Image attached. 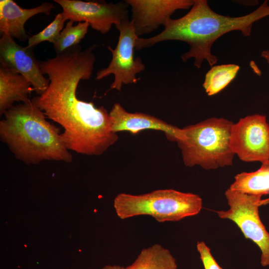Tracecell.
I'll use <instances>...</instances> for the list:
<instances>
[{
    "instance_id": "cell-1",
    "label": "cell",
    "mask_w": 269,
    "mask_h": 269,
    "mask_svg": "<svg viewBox=\"0 0 269 269\" xmlns=\"http://www.w3.org/2000/svg\"><path fill=\"white\" fill-rule=\"evenodd\" d=\"M83 79L79 72L66 70L49 79L46 90L31 99L47 118L63 129L62 139L70 150L84 155L103 154L118 139L110 116L104 106L80 100L77 89Z\"/></svg>"
},
{
    "instance_id": "cell-2",
    "label": "cell",
    "mask_w": 269,
    "mask_h": 269,
    "mask_svg": "<svg viewBox=\"0 0 269 269\" xmlns=\"http://www.w3.org/2000/svg\"><path fill=\"white\" fill-rule=\"evenodd\" d=\"M269 15L268 0L249 14L231 17L214 12L205 0H194L188 13L177 19L170 18L160 33L149 38L138 37L135 48H149L167 40L182 41L190 47L189 50L181 55L183 62L193 58L194 64L198 68L204 60L212 67L218 60L211 52L212 46L217 39L234 30L240 31L245 36H250L253 23Z\"/></svg>"
},
{
    "instance_id": "cell-3",
    "label": "cell",
    "mask_w": 269,
    "mask_h": 269,
    "mask_svg": "<svg viewBox=\"0 0 269 269\" xmlns=\"http://www.w3.org/2000/svg\"><path fill=\"white\" fill-rule=\"evenodd\" d=\"M0 121V138L15 157L27 164L44 160L70 163L73 156L60 129L48 121L31 100L13 105Z\"/></svg>"
},
{
    "instance_id": "cell-4",
    "label": "cell",
    "mask_w": 269,
    "mask_h": 269,
    "mask_svg": "<svg viewBox=\"0 0 269 269\" xmlns=\"http://www.w3.org/2000/svg\"><path fill=\"white\" fill-rule=\"evenodd\" d=\"M233 123L223 118H210L182 129L177 141L184 165L206 170L232 164L235 155L230 145Z\"/></svg>"
},
{
    "instance_id": "cell-5",
    "label": "cell",
    "mask_w": 269,
    "mask_h": 269,
    "mask_svg": "<svg viewBox=\"0 0 269 269\" xmlns=\"http://www.w3.org/2000/svg\"><path fill=\"white\" fill-rule=\"evenodd\" d=\"M114 208L122 220L148 215L159 222H174L198 214L202 200L191 193L158 189L138 195L119 193L114 200Z\"/></svg>"
},
{
    "instance_id": "cell-6",
    "label": "cell",
    "mask_w": 269,
    "mask_h": 269,
    "mask_svg": "<svg viewBox=\"0 0 269 269\" xmlns=\"http://www.w3.org/2000/svg\"><path fill=\"white\" fill-rule=\"evenodd\" d=\"M225 195L229 206L226 211H217L218 216L234 222L245 238L255 243L262 252L261 264L269 266V233L262 223L259 208L261 196L249 195L228 188Z\"/></svg>"
},
{
    "instance_id": "cell-7",
    "label": "cell",
    "mask_w": 269,
    "mask_h": 269,
    "mask_svg": "<svg viewBox=\"0 0 269 269\" xmlns=\"http://www.w3.org/2000/svg\"><path fill=\"white\" fill-rule=\"evenodd\" d=\"M120 34L115 49L110 46L112 58L109 65L96 73V80H100L113 74L114 80L110 89L121 91L124 84H135L138 81L136 75L145 69L140 57L134 58L135 41L138 37L135 34L132 23L128 19L115 26Z\"/></svg>"
},
{
    "instance_id": "cell-8",
    "label": "cell",
    "mask_w": 269,
    "mask_h": 269,
    "mask_svg": "<svg viewBox=\"0 0 269 269\" xmlns=\"http://www.w3.org/2000/svg\"><path fill=\"white\" fill-rule=\"evenodd\" d=\"M230 145L235 154L247 162L269 161V124L265 115L254 114L233 124Z\"/></svg>"
},
{
    "instance_id": "cell-9",
    "label": "cell",
    "mask_w": 269,
    "mask_h": 269,
    "mask_svg": "<svg viewBox=\"0 0 269 269\" xmlns=\"http://www.w3.org/2000/svg\"><path fill=\"white\" fill-rule=\"evenodd\" d=\"M62 8L65 19L73 22H87L103 34L129 19L128 6L125 2H107L104 0H54Z\"/></svg>"
},
{
    "instance_id": "cell-10",
    "label": "cell",
    "mask_w": 269,
    "mask_h": 269,
    "mask_svg": "<svg viewBox=\"0 0 269 269\" xmlns=\"http://www.w3.org/2000/svg\"><path fill=\"white\" fill-rule=\"evenodd\" d=\"M0 66L16 72L25 77L32 84L38 95L47 88L49 81L46 78L35 57L34 48L18 44L11 36L0 34Z\"/></svg>"
},
{
    "instance_id": "cell-11",
    "label": "cell",
    "mask_w": 269,
    "mask_h": 269,
    "mask_svg": "<svg viewBox=\"0 0 269 269\" xmlns=\"http://www.w3.org/2000/svg\"><path fill=\"white\" fill-rule=\"evenodd\" d=\"M132 11L131 21L136 35L149 33L164 26L179 9L192 7L194 0H126Z\"/></svg>"
},
{
    "instance_id": "cell-12",
    "label": "cell",
    "mask_w": 269,
    "mask_h": 269,
    "mask_svg": "<svg viewBox=\"0 0 269 269\" xmlns=\"http://www.w3.org/2000/svg\"><path fill=\"white\" fill-rule=\"evenodd\" d=\"M109 114L112 130L116 133L127 131L136 134L144 130L160 131L168 139L176 142L181 136L182 129L147 114L128 112L119 103L114 104Z\"/></svg>"
},
{
    "instance_id": "cell-13",
    "label": "cell",
    "mask_w": 269,
    "mask_h": 269,
    "mask_svg": "<svg viewBox=\"0 0 269 269\" xmlns=\"http://www.w3.org/2000/svg\"><path fill=\"white\" fill-rule=\"evenodd\" d=\"M54 8V5L48 2L33 8H23L12 0H0V34H5L24 41L29 38L24 28L26 22L39 13L49 15Z\"/></svg>"
},
{
    "instance_id": "cell-14",
    "label": "cell",
    "mask_w": 269,
    "mask_h": 269,
    "mask_svg": "<svg viewBox=\"0 0 269 269\" xmlns=\"http://www.w3.org/2000/svg\"><path fill=\"white\" fill-rule=\"evenodd\" d=\"M34 91L31 83L23 76L0 66V115L13 106L15 102L27 103L29 95Z\"/></svg>"
},
{
    "instance_id": "cell-15",
    "label": "cell",
    "mask_w": 269,
    "mask_h": 269,
    "mask_svg": "<svg viewBox=\"0 0 269 269\" xmlns=\"http://www.w3.org/2000/svg\"><path fill=\"white\" fill-rule=\"evenodd\" d=\"M229 189L252 195L269 194V161L262 163L255 171L237 174Z\"/></svg>"
},
{
    "instance_id": "cell-16",
    "label": "cell",
    "mask_w": 269,
    "mask_h": 269,
    "mask_svg": "<svg viewBox=\"0 0 269 269\" xmlns=\"http://www.w3.org/2000/svg\"><path fill=\"white\" fill-rule=\"evenodd\" d=\"M124 269H177L170 251L158 244L143 249L134 262Z\"/></svg>"
},
{
    "instance_id": "cell-17",
    "label": "cell",
    "mask_w": 269,
    "mask_h": 269,
    "mask_svg": "<svg viewBox=\"0 0 269 269\" xmlns=\"http://www.w3.org/2000/svg\"><path fill=\"white\" fill-rule=\"evenodd\" d=\"M240 69L236 64L213 66L205 75L203 87L208 96L219 93L235 78Z\"/></svg>"
},
{
    "instance_id": "cell-18",
    "label": "cell",
    "mask_w": 269,
    "mask_h": 269,
    "mask_svg": "<svg viewBox=\"0 0 269 269\" xmlns=\"http://www.w3.org/2000/svg\"><path fill=\"white\" fill-rule=\"evenodd\" d=\"M69 20L62 29L58 38L53 44L57 54H61L70 48L79 45L81 41L88 32L89 24L87 22H80L73 25Z\"/></svg>"
},
{
    "instance_id": "cell-19",
    "label": "cell",
    "mask_w": 269,
    "mask_h": 269,
    "mask_svg": "<svg viewBox=\"0 0 269 269\" xmlns=\"http://www.w3.org/2000/svg\"><path fill=\"white\" fill-rule=\"evenodd\" d=\"M66 20L62 12L57 14L54 20L43 29L29 37L27 46L34 48L37 44L44 41L54 44L63 29Z\"/></svg>"
},
{
    "instance_id": "cell-20",
    "label": "cell",
    "mask_w": 269,
    "mask_h": 269,
    "mask_svg": "<svg viewBox=\"0 0 269 269\" xmlns=\"http://www.w3.org/2000/svg\"><path fill=\"white\" fill-rule=\"evenodd\" d=\"M197 249L204 269H222L212 255L210 248L204 242L197 243Z\"/></svg>"
},
{
    "instance_id": "cell-21",
    "label": "cell",
    "mask_w": 269,
    "mask_h": 269,
    "mask_svg": "<svg viewBox=\"0 0 269 269\" xmlns=\"http://www.w3.org/2000/svg\"><path fill=\"white\" fill-rule=\"evenodd\" d=\"M124 267L120 265H106L100 269H124Z\"/></svg>"
},
{
    "instance_id": "cell-22",
    "label": "cell",
    "mask_w": 269,
    "mask_h": 269,
    "mask_svg": "<svg viewBox=\"0 0 269 269\" xmlns=\"http://www.w3.org/2000/svg\"><path fill=\"white\" fill-rule=\"evenodd\" d=\"M261 56L267 61L269 65V50H263L261 53Z\"/></svg>"
},
{
    "instance_id": "cell-23",
    "label": "cell",
    "mask_w": 269,
    "mask_h": 269,
    "mask_svg": "<svg viewBox=\"0 0 269 269\" xmlns=\"http://www.w3.org/2000/svg\"><path fill=\"white\" fill-rule=\"evenodd\" d=\"M238 1V3H241V4H246V3H247H247H248V4H247V5H256L258 3V0H247V1Z\"/></svg>"
},
{
    "instance_id": "cell-24",
    "label": "cell",
    "mask_w": 269,
    "mask_h": 269,
    "mask_svg": "<svg viewBox=\"0 0 269 269\" xmlns=\"http://www.w3.org/2000/svg\"><path fill=\"white\" fill-rule=\"evenodd\" d=\"M267 204H269V198L266 199H263V200L262 199L260 202V206L262 205H267Z\"/></svg>"
}]
</instances>
